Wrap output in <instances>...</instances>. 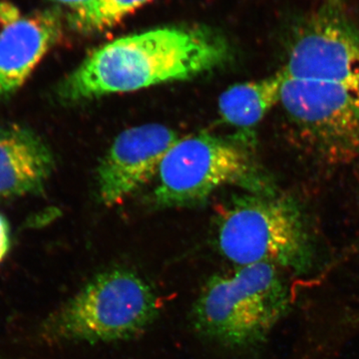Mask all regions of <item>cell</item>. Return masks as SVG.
Wrapping results in <instances>:
<instances>
[{
    "label": "cell",
    "mask_w": 359,
    "mask_h": 359,
    "mask_svg": "<svg viewBox=\"0 0 359 359\" xmlns=\"http://www.w3.org/2000/svg\"><path fill=\"white\" fill-rule=\"evenodd\" d=\"M230 46L208 28H156L103 45L59 84V100L77 104L191 79L223 65Z\"/></svg>",
    "instance_id": "obj_1"
},
{
    "label": "cell",
    "mask_w": 359,
    "mask_h": 359,
    "mask_svg": "<svg viewBox=\"0 0 359 359\" xmlns=\"http://www.w3.org/2000/svg\"><path fill=\"white\" fill-rule=\"evenodd\" d=\"M283 271L273 264H254L212 276L194 302L192 323L198 334L233 348L261 344L292 304Z\"/></svg>",
    "instance_id": "obj_2"
},
{
    "label": "cell",
    "mask_w": 359,
    "mask_h": 359,
    "mask_svg": "<svg viewBox=\"0 0 359 359\" xmlns=\"http://www.w3.org/2000/svg\"><path fill=\"white\" fill-rule=\"evenodd\" d=\"M160 299L139 273L116 268L94 276L44 321L56 344H111L138 337L157 320Z\"/></svg>",
    "instance_id": "obj_3"
},
{
    "label": "cell",
    "mask_w": 359,
    "mask_h": 359,
    "mask_svg": "<svg viewBox=\"0 0 359 359\" xmlns=\"http://www.w3.org/2000/svg\"><path fill=\"white\" fill-rule=\"evenodd\" d=\"M219 252L235 266L269 264L295 276L316 263L313 233L301 208L287 196L250 193L219 212Z\"/></svg>",
    "instance_id": "obj_4"
},
{
    "label": "cell",
    "mask_w": 359,
    "mask_h": 359,
    "mask_svg": "<svg viewBox=\"0 0 359 359\" xmlns=\"http://www.w3.org/2000/svg\"><path fill=\"white\" fill-rule=\"evenodd\" d=\"M156 204L184 207L199 204L229 184H240L250 193H273L247 147L210 134L180 138L158 169Z\"/></svg>",
    "instance_id": "obj_5"
},
{
    "label": "cell",
    "mask_w": 359,
    "mask_h": 359,
    "mask_svg": "<svg viewBox=\"0 0 359 359\" xmlns=\"http://www.w3.org/2000/svg\"><path fill=\"white\" fill-rule=\"evenodd\" d=\"M280 104L302 138L325 159L344 162L358 154L359 84L283 74Z\"/></svg>",
    "instance_id": "obj_6"
},
{
    "label": "cell",
    "mask_w": 359,
    "mask_h": 359,
    "mask_svg": "<svg viewBox=\"0 0 359 359\" xmlns=\"http://www.w3.org/2000/svg\"><path fill=\"white\" fill-rule=\"evenodd\" d=\"M280 69L297 79L359 84L358 28L337 4H325L297 26Z\"/></svg>",
    "instance_id": "obj_7"
},
{
    "label": "cell",
    "mask_w": 359,
    "mask_h": 359,
    "mask_svg": "<svg viewBox=\"0 0 359 359\" xmlns=\"http://www.w3.org/2000/svg\"><path fill=\"white\" fill-rule=\"evenodd\" d=\"M180 138L173 129L161 124L132 127L118 135L97 172L104 204H120L156 176L168 151Z\"/></svg>",
    "instance_id": "obj_8"
},
{
    "label": "cell",
    "mask_w": 359,
    "mask_h": 359,
    "mask_svg": "<svg viewBox=\"0 0 359 359\" xmlns=\"http://www.w3.org/2000/svg\"><path fill=\"white\" fill-rule=\"evenodd\" d=\"M62 13L46 9L23 16L0 32V104L22 87L62 37Z\"/></svg>",
    "instance_id": "obj_9"
},
{
    "label": "cell",
    "mask_w": 359,
    "mask_h": 359,
    "mask_svg": "<svg viewBox=\"0 0 359 359\" xmlns=\"http://www.w3.org/2000/svg\"><path fill=\"white\" fill-rule=\"evenodd\" d=\"M55 168L50 147L18 124L0 127V198L39 195Z\"/></svg>",
    "instance_id": "obj_10"
},
{
    "label": "cell",
    "mask_w": 359,
    "mask_h": 359,
    "mask_svg": "<svg viewBox=\"0 0 359 359\" xmlns=\"http://www.w3.org/2000/svg\"><path fill=\"white\" fill-rule=\"evenodd\" d=\"M282 69L262 79L233 85L221 94L219 113L226 124L237 128L257 126L280 103Z\"/></svg>",
    "instance_id": "obj_11"
},
{
    "label": "cell",
    "mask_w": 359,
    "mask_h": 359,
    "mask_svg": "<svg viewBox=\"0 0 359 359\" xmlns=\"http://www.w3.org/2000/svg\"><path fill=\"white\" fill-rule=\"evenodd\" d=\"M152 0H92L86 6L66 16L75 32L92 34L110 29Z\"/></svg>",
    "instance_id": "obj_12"
},
{
    "label": "cell",
    "mask_w": 359,
    "mask_h": 359,
    "mask_svg": "<svg viewBox=\"0 0 359 359\" xmlns=\"http://www.w3.org/2000/svg\"><path fill=\"white\" fill-rule=\"evenodd\" d=\"M20 18V9L16 8V6L9 2H0V25H4V27L15 22Z\"/></svg>",
    "instance_id": "obj_13"
},
{
    "label": "cell",
    "mask_w": 359,
    "mask_h": 359,
    "mask_svg": "<svg viewBox=\"0 0 359 359\" xmlns=\"http://www.w3.org/2000/svg\"><path fill=\"white\" fill-rule=\"evenodd\" d=\"M11 248V228L8 222L0 215V263L4 261Z\"/></svg>",
    "instance_id": "obj_14"
},
{
    "label": "cell",
    "mask_w": 359,
    "mask_h": 359,
    "mask_svg": "<svg viewBox=\"0 0 359 359\" xmlns=\"http://www.w3.org/2000/svg\"><path fill=\"white\" fill-rule=\"evenodd\" d=\"M50 1L59 6L65 7L67 9L66 15H68V14L75 13L82 7L86 6L92 0H50Z\"/></svg>",
    "instance_id": "obj_15"
},
{
    "label": "cell",
    "mask_w": 359,
    "mask_h": 359,
    "mask_svg": "<svg viewBox=\"0 0 359 359\" xmlns=\"http://www.w3.org/2000/svg\"><path fill=\"white\" fill-rule=\"evenodd\" d=\"M0 359H7V358H2V356H0Z\"/></svg>",
    "instance_id": "obj_16"
}]
</instances>
